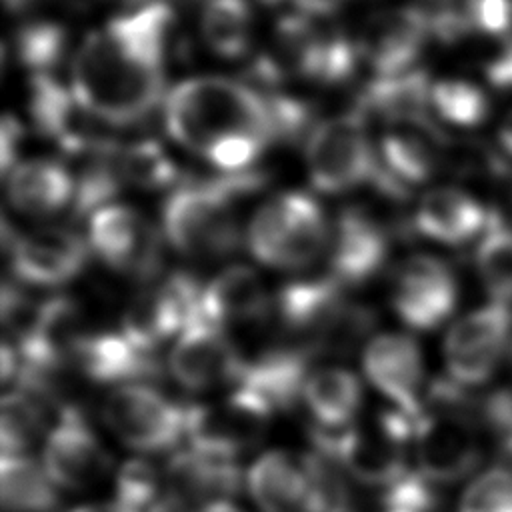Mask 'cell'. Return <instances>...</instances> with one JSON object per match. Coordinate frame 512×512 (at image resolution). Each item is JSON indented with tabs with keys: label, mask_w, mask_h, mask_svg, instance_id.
I'll return each instance as SVG.
<instances>
[{
	"label": "cell",
	"mask_w": 512,
	"mask_h": 512,
	"mask_svg": "<svg viewBox=\"0 0 512 512\" xmlns=\"http://www.w3.org/2000/svg\"><path fill=\"white\" fill-rule=\"evenodd\" d=\"M172 24L170 6H134L86 34L68 84L90 118L124 128L162 106Z\"/></svg>",
	"instance_id": "cell-1"
},
{
	"label": "cell",
	"mask_w": 512,
	"mask_h": 512,
	"mask_svg": "<svg viewBox=\"0 0 512 512\" xmlns=\"http://www.w3.org/2000/svg\"><path fill=\"white\" fill-rule=\"evenodd\" d=\"M168 136L220 174L252 172L274 142L264 92L224 76H192L162 102Z\"/></svg>",
	"instance_id": "cell-2"
},
{
	"label": "cell",
	"mask_w": 512,
	"mask_h": 512,
	"mask_svg": "<svg viewBox=\"0 0 512 512\" xmlns=\"http://www.w3.org/2000/svg\"><path fill=\"white\" fill-rule=\"evenodd\" d=\"M256 170L218 178L182 180L162 202V234L174 250L196 260H216L238 250L236 200L260 188Z\"/></svg>",
	"instance_id": "cell-3"
},
{
	"label": "cell",
	"mask_w": 512,
	"mask_h": 512,
	"mask_svg": "<svg viewBox=\"0 0 512 512\" xmlns=\"http://www.w3.org/2000/svg\"><path fill=\"white\" fill-rule=\"evenodd\" d=\"M330 224L320 202L288 190L268 198L252 216L246 242L252 256L272 268L300 270L328 248Z\"/></svg>",
	"instance_id": "cell-4"
},
{
	"label": "cell",
	"mask_w": 512,
	"mask_h": 512,
	"mask_svg": "<svg viewBox=\"0 0 512 512\" xmlns=\"http://www.w3.org/2000/svg\"><path fill=\"white\" fill-rule=\"evenodd\" d=\"M414 422L404 412L390 408L378 412L368 424H350L342 430L310 428L314 448L334 456L354 480L384 490L406 468V446L414 436Z\"/></svg>",
	"instance_id": "cell-5"
},
{
	"label": "cell",
	"mask_w": 512,
	"mask_h": 512,
	"mask_svg": "<svg viewBox=\"0 0 512 512\" xmlns=\"http://www.w3.org/2000/svg\"><path fill=\"white\" fill-rule=\"evenodd\" d=\"M304 164L314 190L346 194L378 182L380 160L368 138L366 120L356 112L324 118L312 126L304 144Z\"/></svg>",
	"instance_id": "cell-6"
},
{
	"label": "cell",
	"mask_w": 512,
	"mask_h": 512,
	"mask_svg": "<svg viewBox=\"0 0 512 512\" xmlns=\"http://www.w3.org/2000/svg\"><path fill=\"white\" fill-rule=\"evenodd\" d=\"M204 286L184 270L148 282L132 296L122 312L120 332L146 352H156L160 344L200 320Z\"/></svg>",
	"instance_id": "cell-7"
},
{
	"label": "cell",
	"mask_w": 512,
	"mask_h": 512,
	"mask_svg": "<svg viewBox=\"0 0 512 512\" xmlns=\"http://www.w3.org/2000/svg\"><path fill=\"white\" fill-rule=\"evenodd\" d=\"M468 406L424 404L414 422V454L418 472L436 486L468 476L482 458V444Z\"/></svg>",
	"instance_id": "cell-8"
},
{
	"label": "cell",
	"mask_w": 512,
	"mask_h": 512,
	"mask_svg": "<svg viewBox=\"0 0 512 512\" xmlns=\"http://www.w3.org/2000/svg\"><path fill=\"white\" fill-rule=\"evenodd\" d=\"M102 418L124 446L138 452L172 450L186 436V404L140 382L112 390L102 404Z\"/></svg>",
	"instance_id": "cell-9"
},
{
	"label": "cell",
	"mask_w": 512,
	"mask_h": 512,
	"mask_svg": "<svg viewBox=\"0 0 512 512\" xmlns=\"http://www.w3.org/2000/svg\"><path fill=\"white\" fill-rule=\"evenodd\" d=\"M162 236L148 218L126 204H106L88 218V244L98 260L146 284L162 276Z\"/></svg>",
	"instance_id": "cell-10"
},
{
	"label": "cell",
	"mask_w": 512,
	"mask_h": 512,
	"mask_svg": "<svg viewBox=\"0 0 512 512\" xmlns=\"http://www.w3.org/2000/svg\"><path fill=\"white\" fill-rule=\"evenodd\" d=\"M512 342L510 306L488 302L462 316L446 334L442 356L448 380L462 388L488 382Z\"/></svg>",
	"instance_id": "cell-11"
},
{
	"label": "cell",
	"mask_w": 512,
	"mask_h": 512,
	"mask_svg": "<svg viewBox=\"0 0 512 512\" xmlns=\"http://www.w3.org/2000/svg\"><path fill=\"white\" fill-rule=\"evenodd\" d=\"M272 414L256 394L242 386H234L220 402L186 404L188 446L238 458L262 442Z\"/></svg>",
	"instance_id": "cell-12"
},
{
	"label": "cell",
	"mask_w": 512,
	"mask_h": 512,
	"mask_svg": "<svg viewBox=\"0 0 512 512\" xmlns=\"http://www.w3.org/2000/svg\"><path fill=\"white\" fill-rule=\"evenodd\" d=\"M2 244L16 280L40 288L72 282L90 258V244L66 226H42L16 236L4 220Z\"/></svg>",
	"instance_id": "cell-13"
},
{
	"label": "cell",
	"mask_w": 512,
	"mask_h": 512,
	"mask_svg": "<svg viewBox=\"0 0 512 512\" xmlns=\"http://www.w3.org/2000/svg\"><path fill=\"white\" fill-rule=\"evenodd\" d=\"M390 302L408 328L428 332L452 316L458 304V280L444 260L412 254L394 270Z\"/></svg>",
	"instance_id": "cell-14"
},
{
	"label": "cell",
	"mask_w": 512,
	"mask_h": 512,
	"mask_svg": "<svg viewBox=\"0 0 512 512\" xmlns=\"http://www.w3.org/2000/svg\"><path fill=\"white\" fill-rule=\"evenodd\" d=\"M394 230L374 212L348 206L330 224L328 272L342 286H362L378 276L390 256Z\"/></svg>",
	"instance_id": "cell-15"
},
{
	"label": "cell",
	"mask_w": 512,
	"mask_h": 512,
	"mask_svg": "<svg viewBox=\"0 0 512 512\" xmlns=\"http://www.w3.org/2000/svg\"><path fill=\"white\" fill-rule=\"evenodd\" d=\"M44 468L52 482L66 490H86L110 470V454L94 434L78 404L58 410V420L46 436Z\"/></svg>",
	"instance_id": "cell-16"
},
{
	"label": "cell",
	"mask_w": 512,
	"mask_h": 512,
	"mask_svg": "<svg viewBox=\"0 0 512 512\" xmlns=\"http://www.w3.org/2000/svg\"><path fill=\"white\" fill-rule=\"evenodd\" d=\"M244 362L224 328L200 318L180 332L168 370L182 388L202 392L222 384L236 386Z\"/></svg>",
	"instance_id": "cell-17"
},
{
	"label": "cell",
	"mask_w": 512,
	"mask_h": 512,
	"mask_svg": "<svg viewBox=\"0 0 512 512\" xmlns=\"http://www.w3.org/2000/svg\"><path fill=\"white\" fill-rule=\"evenodd\" d=\"M428 36L432 34L422 8L400 6L372 14L356 44L360 60L374 70V76H390L416 68Z\"/></svg>",
	"instance_id": "cell-18"
},
{
	"label": "cell",
	"mask_w": 512,
	"mask_h": 512,
	"mask_svg": "<svg viewBox=\"0 0 512 512\" xmlns=\"http://www.w3.org/2000/svg\"><path fill=\"white\" fill-rule=\"evenodd\" d=\"M362 366L370 384L392 408L418 420L424 408V362L416 340L398 332L378 334L366 344Z\"/></svg>",
	"instance_id": "cell-19"
},
{
	"label": "cell",
	"mask_w": 512,
	"mask_h": 512,
	"mask_svg": "<svg viewBox=\"0 0 512 512\" xmlns=\"http://www.w3.org/2000/svg\"><path fill=\"white\" fill-rule=\"evenodd\" d=\"M86 334L80 302L68 294H54L38 304L28 330L14 346L24 364L72 368L76 348Z\"/></svg>",
	"instance_id": "cell-20"
},
{
	"label": "cell",
	"mask_w": 512,
	"mask_h": 512,
	"mask_svg": "<svg viewBox=\"0 0 512 512\" xmlns=\"http://www.w3.org/2000/svg\"><path fill=\"white\" fill-rule=\"evenodd\" d=\"M72 368L96 384H144L160 378L156 352H146L120 330L88 332L76 348Z\"/></svg>",
	"instance_id": "cell-21"
},
{
	"label": "cell",
	"mask_w": 512,
	"mask_h": 512,
	"mask_svg": "<svg viewBox=\"0 0 512 512\" xmlns=\"http://www.w3.org/2000/svg\"><path fill=\"white\" fill-rule=\"evenodd\" d=\"M314 360V354L302 344H276L244 362L236 386L256 394L272 412H286L304 398Z\"/></svg>",
	"instance_id": "cell-22"
},
{
	"label": "cell",
	"mask_w": 512,
	"mask_h": 512,
	"mask_svg": "<svg viewBox=\"0 0 512 512\" xmlns=\"http://www.w3.org/2000/svg\"><path fill=\"white\" fill-rule=\"evenodd\" d=\"M380 176L376 188L390 198H400L410 186L430 180L438 166V148L426 124H394L376 144Z\"/></svg>",
	"instance_id": "cell-23"
},
{
	"label": "cell",
	"mask_w": 512,
	"mask_h": 512,
	"mask_svg": "<svg viewBox=\"0 0 512 512\" xmlns=\"http://www.w3.org/2000/svg\"><path fill=\"white\" fill-rule=\"evenodd\" d=\"M344 290L330 272L290 280L272 298V316L296 344L308 348L346 302Z\"/></svg>",
	"instance_id": "cell-24"
},
{
	"label": "cell",
	"mask_w": 512,
	"mask_h": 512,
	"mask_svg": "<svg viewBox=\"0 0 512 512\" xmlns=\"http://www.w3.org/2000/svg\"><path fill=\"white\" fill-rule=\"evenodd\" d=\"M490 214L470 192L456 186H438L418 200L412 226L432 242L462 246L482 236Z\"/></svg>",
	"instance_id": "cell-25"
},
{
	"label": "cell",
	"mask_w": 512,
	"mask_h": 512,
	"mask_svg": "<svg viewBox=\"0 0 512 512\" xmlns=\"http://www.w3.org/2000/svg\"><path fill=\"white\" fill-rule=\"evenodd\" d=\"M272 316V298L260 276L248 266H228L202 290L200 318L220 328L266 322Z\"/></svg>",
	"instance_id": "cell-26"
},
{
	"label": "cell",
	"mask_w": 512,
	"mask_h": 512,
	"mask_svg": "<svg viewBox=\"0 0 512 512\" xmlns=\"http://www.w3.org/2000/svg\"><path fill=\"white\" fill-rule=\"evenodd\" d=\"M76 178L58 160L30 158L18 160L6 172V196L10 206L26 216H54L72 206Z\"/></svg>",
	"instance_id": "cell-27"
},
{
	"label": "cell",
	"mask_w": 512,
	"mask_h": 512,
	"mask_svg": "<svg viewBox=\"0 0 512 512\" xmlns=\"http://www.w3.org/2000/svg\"><path fill=\"white\" fill-rule=\"evenodd\" d=\"M164 482L202 508L234 496L240 490L242 470L238 458L186 446L172 452L164 470Z\"/></svg>",
	"instance_id": "cell-28"
},
{
	"label": "cell",
	"mask_w": 512,
	"mask_h": 512,
	"mask_svg": "<svg viewBox=\"0 0 512 512\" xmlns=\"http://www.w3.org/2000/svg\"><path fill=\"white\" fill-rule=\"evenodd\" d=\"M432 82L424 70L374 76L356 102V112L366 120L380 118L388 124H426Z\"/></svg>",
	"instance_id": "cell-29"
},
{
	"label": "cell",
	"mask_w": 512,
	"mask_h": 512,
	"mask_svg": "<svg viewBox=\"0 0 512 512\" xmlns=\"http://www.w3.org/2000/svg\"><path fill=\"white\" fill-rule=\"evenodd\" d=\"M246 484L262 512H310V484L302 458L270 450L250 466Z\"/></svg>",
	"instance_id": "cell-30"
},
{
	"label": "cell",
	"mask_w": 512,
	"mask_h": 512,
	"mask_svg": "<svg viewBox=\"0 0 512 512\" xmlns=\"http://www.w3.org/2000/svg\"><path fill=\"white\" fill-rule=\"evenodd\" d=\"M302 400L316 426L342 430L354 424L362 404V386L350 370L330 366L310 374Z\"/></svg>",
	"instance_id": "cell-31"
},
{
	"label": "cell",
	"mask_w": 512,
	"mask_h": 512,
	"mask_svg": "<svg viewBox=\"0 0 512 512\" xmlns=\"http://www.w3.org/2000/svg\"><path fill=\"white\" fill-rule=\"evenodd\" d=\"M0 498L4 512H56L60 504L46 468L26 454H2Z\"/></svg>",
	"instance_id": "cell-32"
},
{
	"label": "cell",
	"mask_w": 512,
	"mask_h": 512,
	"mask_svg": "<svg viewBox=\"0 0 512 512\" xmlns=\"http://www.w3.org/2000/svg\"><path fill=\"white\" fill-rule=\"evenodd\" d=\"M200 34L208 50L226 60L248 54L254 38V10L250 0H204Z\"/></svg>",
	"instance_id": "cell-33"
},
{
	"label": "cell",
	"mask_w": 512,
	"mask_h": 512,
	"mask_svg": "<svg viewBox=\"0 0 512 512\" xmlns=\"http://www.w3.org/2000/svg\"><path fill=\"white\" fill-rule=\"evenodd\" d=\"M476 272L490 302L512 304V226L490 214L488 226L476 244Z\"/></svg>",
	"instance_id": "cell-34"
},
{
	"label": "cell",
	"mask_w": 512,
	"mask_h": 512,
	"mask_svg": "<svg viewBox=\"0 0 512 512\" xmlns=\"http://www.w3.org/2000/svg\"><path fill=\"white\" fill-rule=\"evenodd\" d=\"M14 50L18 62L30 72V76L54 74L66 56L68 32L56 20L36 18L18 28L14 36Z\"/></svg>",
	"instance_id": "cell-35"
},
{
	"label": "cell",
	"mask_w": 512,
	"mask_h": 512,
	"mask_svg": "<svg viewBox=\"0 0 512 512\" xmlns=\"http://www.w3.org/2000/svg\"><path fill=\"white\" fill-rule=\"evenodd\" d=\"M116 158L120 174L128 184L146 190H158L182 182L178 178L176 162L156 140L146 138L126 144L124 148H118Z\"/></svg>",
	"instance_id": "cell-36"
},
{
	"label": "cell",
	"mask_w": 512,
	"mask_h": 512,
	"mask_svg": "<svg viewBox=\"0 0 512 512\" xmlns=\"http://www.w3.org/2000/svg\"><path fill=\"white\" fill-rule=\"evenodd\" d=\"M376 312L358 302L346 300L324 330L312 340L308 350L314 358H344L350 356L372 332Z\"/></svg>",
	"instance_id": "cell-37"
},
{
	"label": "cell",
	"mask_w": 512,
	"mask_h": 512,
	"mask_svg": "<svg viewBox=\"0 0 512 512\" xmlns=\"http://www.w3.org/2000/svg\"><path fill=\"white\" fill-rule=\"evenodd\" d=\"M430 110L452 126L472 128L488 118L490 102L478 84L462 78H442L432 82Z\"/></svg>",
	"instance_id": "cell-38"
},
{
	"label": "cell",
	"mask_w": 512,
	"mask_h": 512,
	"mask_svg": "<svg viewBox=\"0 0 512 512\" xmlns=\"http://www.w3.org/2000/svg\"><path fill=\"white\" fill-rule=\"evenodd\" d=\"M46 424V406L22 390L8 392L2 400L0 438L2 454H24Z\"/></svg>",
	"instance_id": "cell-39"
},
{
	"label": "cell",
	"mask_w": 512,
	"mask_h": 512,
	"mask_svg": "<svg viewBox=\"0 0 512 512\" xmlns=\"http://www.w3.org/2000/svg\"><path fill=\"white\" fill-rule=\"evenodd\" d=\"M164 488V476L146 460H128L116 478V502L130 512H148Z\"/></svg>",
	"instance_id": "cell-40"
},
{
	"label": "cell",
	"mask_w": 512,
	"mask_h": 512,
	"mask_svg": "<svg viewBox=\"0 0 512 512\" xmlns=\"http://www.w3.org/2000/svg\"><path fill=\"white\" fill-rule=\"evenodd\" d=\"M456 512H512V470L490 468L462 492Z\"/></svg>",
	"instance_id": "cell-41"
},
{
	"label": "cell",
	"mask_w": 512,
	"mask_h": 512,
	"mask_svg": "<svg viewBox=\"0 0 512 512\" xmlns=\"http://www.w3.org/2000/svg\"><path fill=\"white\" fill-rule=\"evenodd\" d=\"M468 22L484 34L502 36L512 30V0H468Z\"/></svg>",
	"instance_id": "cell-42"
},
{
	"label": "cell",
	"mask_w": 512,
	"mask_h": 512,
	"mask_svg": "<svg viewBox=\"0 0 512 512\" xmlns=\"http://www.w3.org/2000/svg\"><path fill=\"white\" fill-rule=\"evenodd\" d=\"M22 124L18 118L6 114L2 122V138H0V162L2 172L6 174L18 162V146L22 144Z\"/></svg>",
	"instance_id": "cell-43"
},
{
	"label": "cell",
	"mask_w": 512,
	"mask_h": 512,
	"mask_svg": "<svg viewBox=\"0 0 512 512\" xmlns=\"http://www.w3.org/2000/svg\"><path fill=\"white\" fill-rule=\"evenodd\" d=\"M488 78L496 86L512 88V46L488 64Z\"/></svg>",
	"instance_id": "cell-44"
},
{
	"label": "cell",
	"mask_w": 512,
	"mask_h": 512,
	"mask_svg": "<svg viewBox=\"0 0 512 512\" xmlns=\"http://www.w3.org/2000/svg\"><path fill=\"white\" fill-rule=\"evenodd\" d=\"M284 2H288L294 12H300L312 18H324L332 14L346 0H284Z\"/></svg>",
	"instance_id": "cell-45"
},
{
	"label": "cell",
	"mask_w": 512,
	"mask_h": 512,
	"mask_svg": "<svg viewBox=\"0 0 512 512\" xmlns=\"http://www.w3.org/2000/svg\"><path fill=\"white\" fill-rule=\"evenodd\" d=\"M72 512H130L124 506H120L116 500L114 502H104V504H86L80 508H74Z\"/></svg>",
	"instance_id": "cell-46"
},
{
	"label": "cell",
	"mask_w": 512,
	"mask_h": 512,
	"mask_svg": "<svg viewBox=\"0 0 512 512\" xmlns=\"http://www.w3.org/2000/svg\"><path fill=\"white\" fill-rule=\"evenodd\" d=\"M198 512H242V510H238L228 500H216V502H210V504L198 508Z\"/></svg>",
	"instance_id": "cell-47"
},
{
	"label": "cell",
	"mask_w": 512,
	"mask_h": 512,
	"mask_svg": "<svg viewBox=\"0 0 512 512\" xmlns=\"http://www.w3.org/2000/svg\"><path fill=\"white\" fill-rule=\"evenodd\" d=\"M130 4V8L134 6H174L176 2H184V0H126Z\"/></svg>",
	"instance_id": "cell-48"
},
{
	"label": "cell",
	"mask_w": 512,
	"mask_h": 512,
	"mask_svg": "<svg viewBox=\"0 0 512 512\" xmlns=\"http://www.w3.org/2000/svg\"><path fill=\"white\" fill-rule=\"evenodd\" d=\"M4 4L10 12H24L30 8V4H34V0H4Z\"/></svg>",
	"instance_id": "cell-49"
},
{
	"label": "cell",
	"mask_w": 512,
	"mask_h": 512,
	"mask_svg": "<svg viewBox=\"0 0 512 512\" xmlns=\"http://www.w3.org/2000/svg\"><path fill=\"white\" fill-rule=\"evenodd\" d=\"M502 146L512 154V122L502 130Z\"/></svg>",
	"instance_id": "cell-50"
},
{
	"label": "cell",
	"mask_w": 512,
	"mask_h": 512,
	"mask_svg": "<svg viewBox=\"0 0 512 512\" xmlns=\"http://www.w3.org/2000/svg\"><path fill=\"white\" fill-rule=\"evenodd\" d=\"M64 2H68V4H72V6H76V8H88V6L100 4V2H104V0H64Z\"/></svg>",
	"instance_id": "cell-51"
},
{
	"label": "cell",
	"mask_w": 512,
	"mask_h": 512,
	"mask_svg": "<svg viewBox=\"0 0 512 512\" xmlns=\"http://www.w3.org/2000/svg\"><path fill=\"white\" fill-rule=\"evenodd\" d=\"M384 512H394V510H384Z\"/></svg>",
	"instance_id": "cell-52"
}]
</instances>
